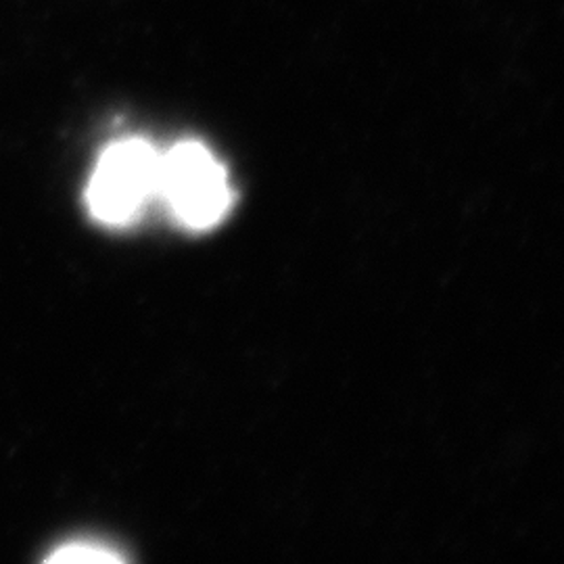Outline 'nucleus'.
<instances>
[{"label":"nucleus","mask_w":564,"mask_h":564,"mask_svg":"<svg viewBox=\"0 0 564 564\" xmlns=\"http://www.w3.org/2000/svg\"><path fill=\"white\" fill-rule=\"evenodd\" d=\"M178 223L205 230L223 220L232 188L223 163L197 141L174 144L160 163V193Z\"/></svg>","instance_id":"nucleus-2"},{"label":"nucleus","mask_w":564,"mask_h":564,"mask_svg":"<svg viewBox=\"0 0 564 564\" xmlns=\"http://www.w3.org/2000/svg\"><path fill=\"white\" fill-rule=\"evenodd\" d=\"M46 561L59 564H111L123 563L126 558L109 545L97 544V542H74V544L57 547Z\"/></svg>","instance_id":"nucleus-3"},{"label":"nucleus","mask_w":564,"mask_h":564,"mask_svg":"<svg viewBox=\"0 0 564 564\" xmlns=\"http://www.w3.org/2000/svg\"><path fill=\"white\" fill-rule=\"evenodd\" d=\"M162 153L142 139L111 144L88 182L86 202L90 214L107 226L139 220L160 193Z\"/></svg>","instance_id":"nucleus-1"}]
</instances>
